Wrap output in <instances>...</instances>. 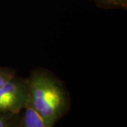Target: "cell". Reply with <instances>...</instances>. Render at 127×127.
Listing matches in <instances>:
<instances>
[{
    "instance_id": "obj_1",
    "label": "cell",
    "mask_w": 127,
    "mask_h": 127,
    "mask_svg": "<svg viewBox=\"0 0 127 127\" xmlns=\"http://www.w3.org/2000/svg\"><path fill=\"white\" fill-rule=\"evenodd\" d=\"M28 104L45 119L50 127L68 113L71 98L63 82L45 68L33 70L27 78Z\"/></svg>"
},
{
    "instance_id": "obj_2",
    "label": "cell",
    "mask_w": 127,
    "mask_h": 127,
    "mask_svg": "<svg viewBox=\"0 0 127 127\" xmlns=\"http://www.w3.org/2000/svg\"><path fill=\"white\" fill-rule=\"evenodd\" d=\"M27 78L14 76L0 88V114L21 112L28 104Z\"/></svg>"
},
{
    "instance_id": "obj_3",
    "label": "cell",
    "mask_w": 127,
    "mask_h": 127,
    "mask_svg": "<svg viewBox=\"0 0 127 127\" xmlns=\"http://www.w3.org/2000/svg\"><path fill=\"white\" fill-rule=\"evenodd\" d=\"M18 127H50L38 112L29 104L19 113Z\"/></svg>"
},
{
    "instance_id": "obj_4",
    "label": "cell",
    "mask_w": 127,
    "mask_h": 127,
    "mask_svg": "<svg viewBox=\"0 0 127 127\" xmlns=\"http://www.w3.org/2000/svg\"><path fill=\"white\" fill-rule=\"evenodd\" d=\"M19 113L0 114V127H18Z\"/></svg>"
},
{
    "instance_id": "obj_5",
    "label": "cell",
    "mask_w": 127,
    "mask_h": 127,
    "mask_svg": "<svg viewBox=\"0 0 127 127\" xmlns=\"http://www.w3.org/2000/svg\"><path fill=\"white\" fill-rule=\"evenodd\" d=\"M16 75V71L14 68L0 66V88Z\"/></svg>"
},
{
    "instance_id": "obj_6",
    "label": "cell",
    "mask_w": 127,
    "mask_h": 127,
    "mask_svg": "<svg viewBox=\"0 0 127 127\" xmlns=\"http://www.w3.org/2000/svg\"><path fill=\"white\" fill-rule=\"evenodd\" d=\"M101 3L110 6L127 7V0H97Z\"/></svg>"
}]
</instances>
